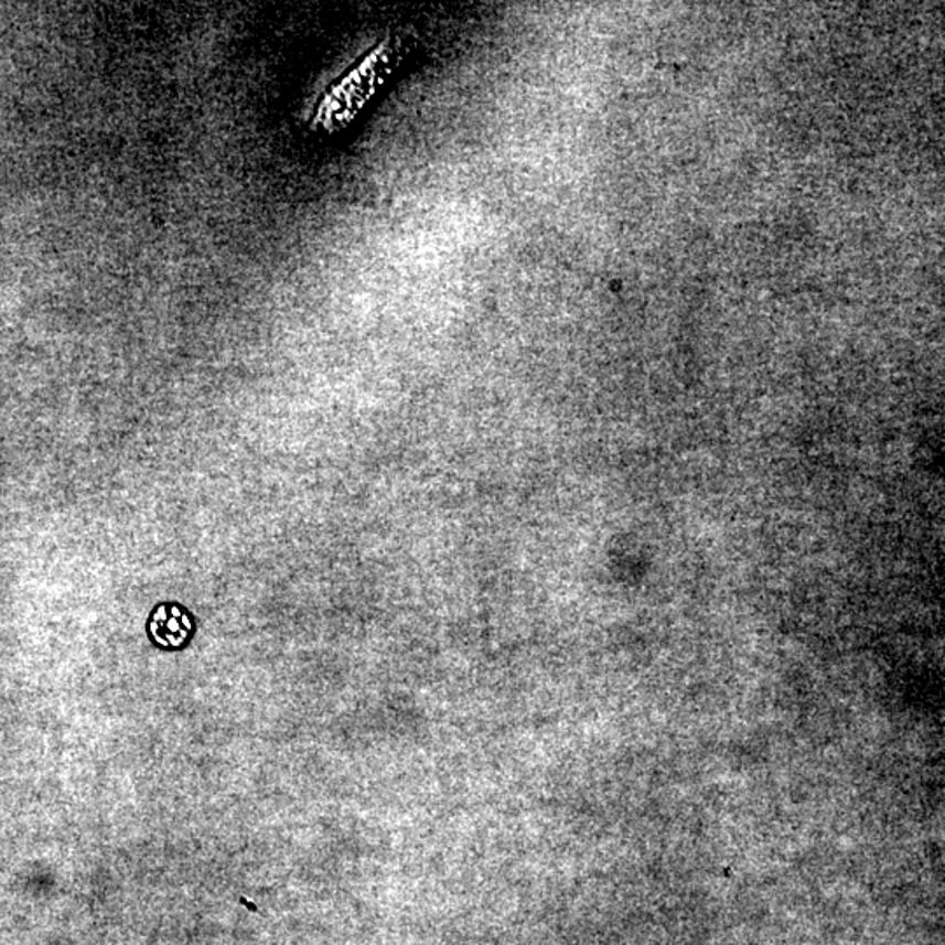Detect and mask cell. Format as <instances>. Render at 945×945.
I'll use <instances>...</instances> for the list:
<instances>
[{
	"label": "cell",
	"mask_w": 945,
	"mask_h": 945,
	"mask_svg": "<svg viewBox=\"0 0 945 945\" xmlns=\"http://www.w3.org/2000/svg\"><path fill=\"white\" fill-rule=\"evenodd\" d=\"M151 631L162 645H181L191 631V623L179 608L163 606L153 616Z\"/></svg>",
	"instance_id": "6da1fadb"
}]
</instances>
